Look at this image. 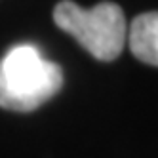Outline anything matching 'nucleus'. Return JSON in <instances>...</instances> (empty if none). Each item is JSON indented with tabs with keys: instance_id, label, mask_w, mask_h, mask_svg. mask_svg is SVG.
I'll return each instance as SVG.
<instances>
[{
	"instance_id": "7ed1b4c3",
	"label": "nucleus",
	"mask_w": 158,
	"mask_h": 158,
	"mask_svg": "<svg viewBox=\"0 0 158 158\" xmlns=\"http://www.w3.org/2000/svg\"><path fill=\"white\" fill-rule=\"evenodd\" d=\"M126 40L139 61L158 67V12L139 14L131 21Z\"/></svg>"
},
{
	"instance_id": "f03ea898",
	"label": "nucleus",
	"mask_w": 158,
	"mask_h": 158,
	"mask_svg": "<svg viewBox=\"0 0 158 158\" xmlns=\"http://www.w3.org/2000/svg\"><path fill=\"white\" fill-rule=\"evenodd\" d=\"M53 21L99 61L116 59L126 46L128 23L114 2L82 8L73 0H61L53 8Z\"/></svg>"
},
{
	"instance_id": "f257e3e1",
	"label": "nucleus",
	"mask_w": 158,
	"mask_h": 158,
	"mask_svg": "<svg viewBox=\"0 0 158 158\" xmlns=\"http://www.w3.org/2000/svg\"><path fill=\"white\" fill-rule=\"evenodd\" d=\"M63 86V71L32 44L14 46L0 59V107L31 112Z\"/></svg>"
}]
</instances>
